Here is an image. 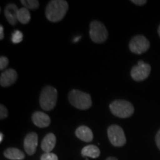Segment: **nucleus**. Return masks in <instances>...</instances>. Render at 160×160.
Instances as JSON below:
<instances>
[{"label": "nucleus", "mask_w": 160, "mask_h": 160, "mask_svg": "<svg viewBox=\"0 0 160 160\" xmlns=\"http://www.w3.org/2000/svg\"><path fill=\"white\" fill-rule=\"evenodd\" d=\"M68 10V3L65 0H53L45 8L46 18L52 22H58L65 17Z\"/></svg>", "instance_id": "obj_1"}, {"label": "nucleus", "mask_w": 160, "mask_h": 160, "mask_svg": "<svg viewBox=\"0 0 160 160\" xmlns=\"http://www.w3.org/2000/svg\"><path fill=\"white\" fill-rule=\"evenodd\" d=\"M68 100L73 107L79 110H87L92 105L91 95L77 89L69 92Z\"/></svg>", "instance_id": "obj_2"}, {"label": "nucleus", "mask_w": 160, "mask_h": 160, "mask_svg": "<svg viewBox=\"0 0 160 160\" xmlns=\"http://www.w3.org/2000/svg\"><path fill=\"white\" fill-rule=\"evenodd\" d=\"M57 90L53 86L48 85L44 88L39 97V104L41 108L46 111L53 110L57 105Z\"/></svg>", "instance_id": "obj_3"}, {"label": "nucleus", "mask_w": 160, "mask_h": 160, "mask_svg": "<svg viewBox=\"0 0 160 160\" xmlns=\"http://www.w3.org/2000/svg\"><path fill=\"white\" fill-rule=\"evenodd\" d=\"M110 110L116 117L128 118L134 113V108L130 102L124 99H117L110 104Z\"/></svg>", "instance_id": "obj_4"}, {"label": "nucleus", "mask_w": 160, "mask_h": 160, "mask_svg": "<svg viewBox=\"0 0 160 160\" xmlns=\"http://www.w3.org/2000/svg\"><path fill=\"white\" fill-rule=\"evenodd\" d=\"M108 37V30L99 21L91 22L90 24V37L96 43H102L105 42Z\"/></svg>", "instance_id": "obj_5"}, {"label": "nucleus", "mask_w": 160, "mask_h": 160, "mask_svg": "<svg viewBox=\"0 0 160 160\" xmlns=\"http://www.w3.org/2000/svg\"><path fill=\"white\" fill-rule=\"evenodd\" d=\"M108 136L111 143L115 147H122L126 143V137L123 129L119 125H111L108 129Z\"/></svg>", "instance_id": "obj_6"}, {"label": "nucleus", "mask_w": 160, "mask_h": 160, "mask_svg": "<svg viewBox=\"0 0 160 160\" xmlns=\"http://www.w3.org/2000/svg\"><path fill=\"white\" fill-rule=\"evenodd\" d=\"M150 48L148 39L142 35H137L131 39L129 42V49L135 54L145 53Z\"/></svg>", "instance_id": "obj_7"}, {"label": "nucleus", "mask_w": 160, "mask_h": 160, "mask_svg": "<svg viewBox=\"0 0 160 160\" xmlns=\"http://www.w3.org/2000/svg\"><path fill=\"white\" fill-rule=\"evenodd\" d=\"M151 71V67L149 64L143 61L138 62L137 65L133 66L131 71L132 79L137 82H141L149 77Z\"/></svg>", "instance_id": "obj_8"}, {"label": "nucleus", "mask_w": 160, "mask_h": 160, "mask_svg": "<svg viewBox=\"0 0 160 160\" xmlns=\"http://www.w3.org/2000/svg\"><path fill=\"white\" fill-rule=\"evenodd\" d=\"M38 145V135L34 132L27 134L24 140V148L28 154L31 156L35 153Z\"/></svg>", "instance_id": "obj_9"}, {"label": "nucleus", "mask_w": 160, "mask_h": 160, "mask_svg": "<svg viewBox=\"0 0 160 160\" xmlns=\"http://www.w3.org/2000/svg\"><path fill=\"white\" fill-rule=\"evenodd\" d=\"M17 79V72L14 69L9 68L1 74L0 84L2 87H9L14 84Z\"/></svg>", "instance_id": "obj_10"}, {"label": "nucleus", "mask_w": 160, "mask_h": 160, "mask_svg": "<svg viewBox=\"0 0 160 160\" xmlns=\"http://www.w3.org/2000/svg\"><path fill=\"white\" fill-rule=\"evenodd\" d=\"M32 121L35 125L39 128H46L51 124L49 116L42 111H36L33 113L32 115Z\"/></svg>", "instance_id": "obj_11"}, {"label": "nucleus", "mask_w": 160, "mask_h": 160, "mask_svg": "<svg viewBox=\"0 0 160 160\" xmlns=\"http://www.w3.org/2000/svg\"><path fill=\"white\" fill-rule=\"evenodd\" d=\"M19 9L15 4L10 3L5 8V16L8 22L12 25H15L18 22Z\"/></svg>", "instance_id": "obj_12"}, {"label": "nucleus", "mask_w": 160, "mask_h": 160, "mask_svg": "<svg viewBox=\"0 0 160 160\" xmlns=\"http://www.w3.org/2000/svg\"><path fill=\"white\" fill-rule=\"evenodd\" d=\"M56 142H57V139H56L55 135L53 133H48L42 142V149L43 151H45V153H51L54 148Z\"/></svg>", "instance_id": "obj_13"}, {"label": "nucleus", "mask_w": 160, "mask_h": 160, "mask_svg": "<svg viewBox=\"0 0 160 160\" xmlns=\"http://www.w3.org/2000/svg\"><path fill=\"white\" fill-rule=\"evenodd\" d=\"M75 134L79 139L86 142H90L93 139V132L87 126H80L76 130Z\"/></svg>", "instance_id": "obj_14"}, {"label": "nucleus", "mask_w": 160, "mask_h": 160, "mask_svg": "<svg viewBox=\"0 0 160 160\" xmlns=\"http://www.w3.org/2000/svg\"><path fill=\"white\" fill-rule=\"evenodd\" d=\"M4 156L11 160H22L25 159V153L16 148H9L4 152Z\"/></svg>", "instance_id": "obj_15"}, {"label": "nucleus", "mask_w": 160, "mask_h": 160, "mask_svg": "<svg viewBox=\"0 0 160 160\" xmlns=\"http://www.w3.org/2000/svg\"><path fill=\"white\" fill-rule=\"evenodd\" d=\"M100 155V150L97 146L90 145L84 147L82 150V156L85 157H91L93 159L99 157Z\"/></svg>", "instance_id": "obj_16"}, {"label": "nucleus", "mask_w": 160, "mask_h": 160, "mask_svg": "<svg viewBox=\"0 0 160 160\" xmlns=\"http://www.w3.org/2000/svg\"><path fill=\"white\" fill-rule=\"evenodd\" d=\"M31 20V13L28 9L22 8L18 11V22L22 24H28Z\"/></svg>", "instance_id": "obj_17"}, {"label": "nucleus", "mask_w": 160, "mask_h": 160, "mask_svg": "<svg viewBox=\"0 0 160 160\" xmlns=\"http://www.w3.org/2000/svg\"><path fill=\"white\" fill-rule=\"evenodd\" d=\"M21 3L24 8L28 10H37L39 6V2L37 0H22Z\"/></svg>", "instance_id": "obj_18"}, {"label": "nucleus", "mask_w": 160, "mask_h": 160, "mask_svg": "<svg viewBox=\"0 0 160 160\" xmlns=\"http://www.w3.org/2000/svg\"><path fill=\"white\" fill-rule=\"evenodd\" d=\"M23 39V34L20 31H18V30H16V31L13 32V34H12L11 37V40L14 44H18L20 43Z\"/></svg>", "instance_id": "obj_19"}, {"label": "nucleus", "mask_w": 160, "mask_h": 160, "mask_svg": "<svg viewBox=\"0 0 160 160\" xmlns=\"http://www.w3.org/2000/svg\"><path fill=\"white\" fill-rule=\"evenodd\" d=\"M40 160H58V157L53 153H45L41 156Z\"/></svg>", "instance_id": "obj_20"}, {"label": "nucleus", "mask_w": 160, "mask_h": 160, "mask_svg": "<svg viewBox=\"0 0 160 160\" xmlns=\"http://www.w3.org/2000/svg\"><path fill=\"white\" fill-rule=\"evenodd\" d=\"M8 110L5 106L3 105H0V119H5L8 117Z\"/></svg>", "instance_id": "obj_21"}, {"label": "nucleus", "mask_w": 160, "mask_h": 160, "mask_svg": "<svg viewBox=\"0 0 160 160\" xmlns=\"http://www.w3.org/2000/svg\"><path fill=\"white\" fill-rule=\"evenodd\" d=\"M9 63V60L7 57H0V69L3 70L7 67Z\"/></svg>", "instance_id": "obj_22"}, {"label": "nucleus", "mask_w": 160, "mask_h": 160, "mask_svg": "<svg viewBox=\"0 0 160 160\" xmlns=\"http://www.w3.org/2000/svg\"><path fill=\"white\" fill-rule=\"evenodd\" d=\"M131 2L137 5H144L147 3V1L146 0H132Z\"/></svg>", "instance_id": "obj_23"}, {"label": "nucleus", "mask_w": 160, "mask_h": 160, "mask_svg": "<svg viewBox=\"0 0 160 160\" xmlns=\"http://www.w3.org/2000/svg\"><path fill=\"white\" fill-rule=\"evenodd\" d=\"M156 144H157L158 148L160 150V129L159 130V131L157 132V135H156Z\"/></svg>", "instance_id": "obj_24"}, {"label": "nucleus", "mask_w": 160, "mask_h": 160, "mask_svg": "<svg viewBox=\"0 0 160 160\" xmlns=\"http://www.w3.org/2000/svg\"><path fill=\"white\" fill-rule=\"evenodd\" d=\"M4 39V28L2 25H0V39Z\"/></svg>", "instance_id": "obj_25"}, {"label": "nucleus", "mask_w": 160, "mask_h": 160, "mask_svg": "<svg viewBox=\"0 0 160 160\" xmlns=\"http://www.w3.org/2000/svg\"><path fill=\"white\" fill-rule=\"evenodd\" d=\"M106 160H118V159H117V158L112 157H108Z\"/></svg>", "instance_id": "obj_26"}, {"label": "nucleus", "mask_w": 160, "mask_h": 160, "mask_svg": "<svg viewBox=\"0 0 160 160\" xmlns=\"http://www.w3.org/2000/svg\"><path fill=\"white\" fill-rule=\"evenodd\" d=\"M2 139H3V133H0V142H2Z\"/></svg>", "instance_id": "obj_27"}, {"label": "nucleus", "mask_w": 160, "mask_h": 160, "mask_svg": "<svg viewBox=\"0 0 160 160\" xmlns=\"http://www.w3.org/2000/svg\"><path fill=\"white\" fill-rule=\"evenodd\" d=\"M80 38H81L80 37H77V38H75V39H73V42H77L78 40H79Z\"/></svg>", "instance_id": "obj_28"}, {"label": "nucleus", "mask_w": 160, "mask_h": 160, "mask_svg": "<svg viewBox=\"0 0 160 160\" xmlns=\"http://www.w3.org/2000/svg\"><path fill=\"white\" fill-rule=\"evenodd\" d=\"M158 33H159V36L160 37V25L159 26V28H158Z\"/></svg>", "instance_id": "obj_29"}, {"label": "nucleus", "mask_w": 160, "mask_h": 160, "mask_svg": "<svg viewBox=\"0 0 160 160\" xmlns=\"http://www.w3.org/2000/svg\"><path fill=\"white\" fill-rule=\"evenodd\" d=\"M85 160H88V159H85Z\"/></svg>", "instance_id": "obj_30"}]
</instances>
